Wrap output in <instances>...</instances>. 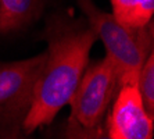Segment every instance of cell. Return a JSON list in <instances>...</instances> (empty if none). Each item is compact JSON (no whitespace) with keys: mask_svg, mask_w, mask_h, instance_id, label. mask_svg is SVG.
<instances>
[{"mask_svg":"<svg viewBox=\"0 0 154 139\" xmlns=\"http://www.w3.org/2000/svg\"><path fill=\"white\" fill-rule=\"evenodd\" d=\"M45 35L47 39L46 61L22 124L28 134L50 124L58 111L68 104L97 40L86 20L60 14L49 18Z\"/></svg>","mask_w":154,"mask_h":139,"instance_id":"1","label":"cell"},{"mask_svg":"<svg viewBox=\"0 0 154 139\" xmlns=\"http://www.w3.org/2000/svg\"><path fill=\"white\" fill-rule=\"evenodd\" d=\"M88 24L103 42L107 56L117 68L121 86L135 85L147 56L154 52L153 21L143 28H128L112 14L100 10L93 0H76Z\"/></svg>","mask_w":154,"mask_h":139,"instance_id":"2","label":"cell"},{"mask_svg":"<svg viewBox=\"0 0 154 139\" xmlns=\"http://www.w3.org/2000/svg\"><path fill=\"white\" fill-rule=\"evenodd\" d=\"M119 84L117 68L106 56L101 60L89 63L68 104L71 117L85 127H92L104 120L118 93Z\"/></svg>","mask_w":154,"mask_h":139,"instance_id":"3","label":"cell"},{"mask_svg":"<svg viewBox=\"0 0 154 139\" xmlns=\"http://www.w3.org/2000/svg\"><path fill=\"white\" fill-rule=\"evenodd\" d=\"M45 61L46 52L26 60L0 64V120L25 118Z\"/></svg>","mask_w":154,"mask_h":139,"instance_id":"4","label":"cell"},{"mask_svg":"<svg viewBox=\"0 0 154 139\" xmlns=\"http://www.w3.org/2000/svg\"><path fill=\"white\" fill-rule=\"evenodd\" d=\"M153 120L144 109L137 86L124 85L108 110L106 127L112 139H153Z\"/></svg>","mask_w":154,"mask_h":139,"instance_id":"5","label":"cell"},{"mask_svg":"<svg viewBox=\"0 0 154 139\" xmlns=\"http://www.w3.org/2000/svg\"><path fill=\"white\" fill-rule=\"evenodd\" d=\"M46 0H0V33L26 28L42 14Z\"/></svg>","mask_w":154,"mask_h":139,"instance_id":"6","label":"cell"},{"mask_svg":"<svg viewBox=\"0 0 154 139\" xmlns=\"http://www.w3.org/2000/svg\"><path fill=\"white\" fill-rule=\"evenodd\" d=\"M112 17L128 28H143L153 21L154 0H110Z\"/></svg>","mask_w":154,"mask_h":139,"instance_id":"7","label":"cell"},{"mask_svg":"<svg viewBox=\"0 0 154 139\" xmlns=\"http://www.w3.org/2000/svg\"><path fill=\"white\" fill-rule=\"evenodd\" d=\"M136 86L144 109L151 117H154V52L147 56L140 68Z\"/></svg>","mask_w":154,"mask_h":139,"instance_id":"8","label":"cell"},{"mask_svg":"<svg viewBox=\"0 0 154 139\" xmlns=\"http://www.w3.org/2000/svg\"><path fill=\"white\" fill-rule=\"evenodd\" d=\"M64 139H112L106 127V121H101L92 127L79 124L74 117L69 115L64 131Z\"/></svg>","mask_w":154,"mask_h":139,"instance_id":"9","label":"cell"}]
</instances>
